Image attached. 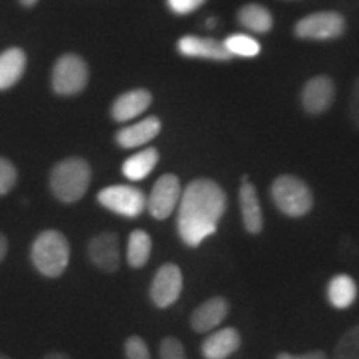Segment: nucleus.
<instances>
[{
    "instance_id": "32",
    "label": "nucleus",
    "mask_w": 359,
    "mask_h": 359,
    "mask_svg": "<svg viewBox=\"0 0 359 359\" xmlns=\"http://www.w3.org/2000/svg\"><path fill=\"white\" fill-rule=\"evenodd\" d=\"M43 359H70L67 354H62V353H52V354H47Z\"/></svg>"
},
{
    "instance_id": "30",
    "label": "nucleus",
    "mask_w": 359,
    "mask_h": 359,
    "mask_svg": "<svg viewBox=\"0 0 359 359\" xmlns=\"http://www.w3.org/2000/svg\"><path fill=\"white\" fill-rule=\"evenodd\" d=\"M276 359H327L326 353L323 351H311L304 354H290V353H280Z\"/></svg>"
},
{
    "instance_id": "18",
    "label": "nucleus",
    "mask_w": 359,
    "mask_h": 359,
    "mask_svg": "<svg viewBox=\"0 0 359 359\" xmlns=\"http://www.w3.org/2000/svg\"><path fill=\"white\" fill-rule=\"evenodd\" d=\"M27 55L19 47L7 48L0 53V92L12 88L24 77Z\"/></svg>"
},
{
    "instance_id": "26",
    "label": "nucleus",
    "mask_w": 359,
    "mask_h": 359,
    "mask_svg": "<svg viewBox=\"0 0 359 359\" xmlns=\"http://www.w3.org/2000/svg\"><path fill=\"white\" fill-rule=\"evenodd\" d=\"M160 359H187L185 348L177 338H165L160 344Z\"/></svg>"
},
{
    "instance_id": "29",
    "label": "nucleus",
    "mask_w": 359,
    "mask_h": 359,
    "mask_svg": "<svg viewBox=\"0 0 359 359\" xmlns=\"http://www.w3.org/2000/svg\"><path fill=\"white\" fill-rule=\"evenodd\" d=\"M349 118L359 128V77L354 82L351 98H349Z\"/></svg>"
},
{
    "instance_id": "15",
    "label": "nucleus",
    "mask_w": 359,
    "mask_h": 359,
    "mask_svg": "<svg viewBox=\"0 0 359 359\" xmlns=\"http://www.w3.org/2000/svg\"><path fill=\"white\" fill-rule=\"evenodd\" d=\"M238 198H240L241 219H243L246 231L251 233V235H258V233H262L263 224H264L262 205H259L257 188L253 187V183L248 182V178L246 177H243V180H241Z\"/></svg>"
},
{
    "instance_id": "12",
    "label": "nucleus",
    "mask_w": 359,
    "mask_h": 359,
    "mask_svg": "<svg viewBox=\"0 0 359 359\" xmlns=\"http://www.w3.org/2000/svg\"><path fill=\"white\" fill-rule=\"evenodd\" d=\"M178 52L183 57L190 58H205V60H218L226 62L233 58L230 52L224 48L223 42H218L217 39H203L196 35H185L178 40Z\"/></svg>"
},
{
    "instance_id": "4",
    "label": "nucleus",
    "mask_w": 359,
    "mask_h": 359,
    "mask_svg": "<svg viewBox=\"0 0 359 359\" xmlns=\"http://www.w3.org/2000/svg\"><path fill=\"white\" fill-rule=\"evenodd\" d=\"M271 198L283 215L302 218L313 208V193L302 178L281 175L271 185Z\"/></svg>"
},
{
    "instance_id": "21",
    "label": "nucleus",
    "mask_w": 359,
    "mask_h": 359,
    "mask_svg": "<svg viewBox=\"0 0 359 359\" xmlns=\"http://www.w3.org/2000/svg\"><path fill=\"white\" fill-rule=\"evenodd\" d=\"M238 22L255 34H266L273 29L271 12L259 4H248L238 12Z\"/></svg>"
},
{
    "instance_id": "31",
    "label": "nucleus",
    "mask_w": 359,
    "mask_h": 359,
    "mask_svg": "<svg viewBox=\"0 0 359 359\" xmlns=\"http://www.w3.org/2000/svg\"><path fill=\"white\" fill-rule=\"evenodd\" d=\"M7 250H8V243H7V238L0 233V263H2V259L6 258L7 255Z\"/></svg>"
},
{
    "instance_id": "23",
    "label": "nucleus",
    "mask_w": 359,
    "mask_h": 359,
    "mask_svg": "<svg viewBox=\"0 0 359 359\" xmlns=\"http://www.w3.org/2000/svg\"><path fill=\"white\" fill-rule=\"evenodd\" d=\"M223 45L231 57L253 58L259 55V50H262L258 40L246 34H233L223 40Z\"/></svg>"
},
{
    "instance_id": "11",
    "label": "nucleus",
    "mask_w": 359,
    "mask_h": 359,
    "mask_svg": "<svg viewBox=\"0 0 359 359\" xmlns=\"http://www.w3.org/2000/svg\"><path fill=\"white\" fill-rule=\"evenodd\" d=\"M334 83L330 77L318 75V77L309 79L302 93L303 109L308 114L320 115L330 109L331 103L334 100Z\"/></svg>"
},
{
    "instance_id": "20",
    "label": "nucleus",
    "mask_w": 359,
    "mask_h": 359,
    "mask_svg": "<svg viewBox=\"0 0 359 359\" xmlns=\"http://www.w3.org/2000/svg\"><path fill=\"white\" fill-rule=\"evenodd\" d=\"M158 158L160 155L156 148H145V150L138 151V154L132 155L123 161L122 173L130 182H140V180H145L148 175L154 172L156 163H158Z\"/></svg>"
},
{
    "instance_id": "6",
    "label": "nucleus",
    "mask_w": 359,
    "mask_h": 359,
    "mask_svg": "<svg viewBox=\"0 0 359 359\" xmlns=\"http://www.w3.org/2000/svg\"><path fill=\"white\" fill-rule=\"evenodd\" d=\"M103 208L120 217L138 218L147 208V196L142 190L130 185H111L103 188L97 196Z\"/></svg>"
},
{
    "instance_id": "8",
    "label": "nucleus",
    "mask_w": 359,
    "mask_h": 359,
    "mask_svg": "<svg viewBox=\"0 0 359 359\" xmlns=\"http://www.w3.org/2000/svg\"><path fill=\"white\" fill-rule=\"evenodd\" d=\"M182 198V185L172 173L161 175L147 198V208L155 219H165L175 212Z\"/></svg>"
},
{
    "instance_id": "1",
    "label": "nucleus",
    "mask_w": 359,
    "mask_h": 359,
    "mask_svg": "<svg viewBox=\"0 0 359 359\" xmlns=\"http://www.w3.org/2000/svg\"><path fill=\"white\" fill-rule=\"evenodd\" d=\"M226 210V195L217 182L193 180L178 203V235L190 248H198L206 238L215 235Z\"/></svg>"
},
{
    "instance_id": "16",
    "label": "nucleus",
    "mask_w": 359,
    "mask_h": 359,
    "mask_svg": "<svg viewBox=\"0 0 359 359\" xmlns=\"http://www.w3.org/2000/svg\"><path fill=\"white\" fill-rule=\"evenodd\" d=\"M161 130L158 116H147L140 122L118 130L115 135L116 145L122 148H137L150 143Z\"/></svg>"
},
{
    "instance_id": "3",
    "label": "nucleus",
    "mask_w": 359,
    "mask_h": 359,
    "mask_svg": "<svg viewBox=\"0 0 359 359\" xmlns=\"http://www.w3.org/2000/svg\"><path fill=\"white\" fill-rule=\"evenodd\" d=\"M30 259L40 275L57 278L65 271L70 262L69 240L57 230H45L35 238Z\"/></svg>"
},
{
    "instance_id": "27",
    "label": "nucleus",
    "mask_w": 359,
    "mask_h": 359,
    "mask_svg": "<svg viewBox=\"0 0 359 359\" xmlns=\"http://www.w3.org/2000/svg\"><path fill=\"white\" fill-rule=\"evenodd\" d=\"M125 356L127 359H151L147 343L140 336H130L125 343Z\"/></svg>"
},
{
    "instance_id": "24",
    "label": "nucleus",
    "mask_w": 359,
    "mask_h": 359,
    "mask_svg": "<svg viewBox=\"0 0 359 359\" xmlns=\"http://www.w3.org/2000/svg\"><path fill=\"white\" fill-rule=\"evenodd\" d=\"M334 359H359V325L341 336L334 349Z\"/></svg>"
},
{
    "instance_id": "10",
    "label": "nucleus",
    "mask_w": 359,
    "mask_h": 359,
    "mask_svg": "<svg viewBox=\"0 0 359 359\" xmlns=\"http://www.w3.org/2000/svg\"><path fill=\"white\" fill-rule=\"evenodd\" d=\"M90 262L102 271L115 273L120 268V243L115 233H100L88 243Z\"/></svg>"
},
{
    "instance_id": "22",
    "label": "nucleus",
    "mask_w": 359,
    "mask_h": 359,
    "mask_svg": "<svg viewBox=\"0 0 359 359\" xmlns=\"http://www.w3.org/2000/svg\"><path fill=\"white\" fill-rule=\"evenodd\" d=\"M151 255V238L147 231L135 230L128 238L127 262L132 268L145 266Z\"/></svg>"
},
{
    "instance_id": "7",
    "label": "nucleus",
    "mask_w": 359,
    "mask_h": 359,
    "mask_svg": "<svg viewBox=\"0 0 359 359\" xmlns=\"http://www.w3.org/2000/svg\"><path fill=\"white\" fill-rule=\"evenodd\" d=\"M346 22L338 12H314L296 24L294 34L304 40H333L344 34Z\"/></svg>"
},
{
    "instance_id": "5",
    "label": "nucleus",
    "mask_w": 359,
    "mask_h": 359,
    "mask_svg": "<svg viewBox=\"0 0 359 359\" xmlns=\"http://www.w3.org/2000/svg\"><path fill=\"white\" fill-rule=\"evenodd\" d=\"M88 83V67L82 57L65 53L52 70V88L57 95L72 97L83 92Z\"/></svg>"
},
{
    "instance_id": "14",
    "label": "nucleus",
    "mask_w": 359,
    "mask_h": 359,
    "mask_svg": "<svg viewBox=\"0 0 359 359\" xmlns=\"http://www.w3.org/2000/svg\"><path fill=\"white\" fill-rule=\"evenodd\" d=\"M228 313H230V304L226 299L223 296H215L206 299L191 313V327L196 333H208L222 325Z\"/></svg>"
},
{
    "instance_id": "28",
    "label": "nucleus",
    "mask_w": 359,
    "mask_h": 359,
    "mask_svg": "<svg viewBox=\"0 0 359 359\" xmlns=\"http://www.w3.org/2000/svg\"><path fill=\"white\" fill-rule=\"evenodd\" d=\"M205 2L206 0H167V6L177 15H187L200 8Z\"/></svg>"
},
{
    "instance_id": "33",
    "label": "nucleus",
    "mask_w": 359,
    "mask_h": 359,
    "mask_svg": "<svg viewBox=\"0 0 359 359\" xmlns=\"http://www.w3.org/2000/svg\"><path fill=\"white\" fill-rule=\"evenodd\" d=\"M37 2H39V0H20V4L24 7H34Z\"/></svg>"
},
{
    "instance_id": "35",
    "label": "nucleus",
    "mask_w": 359,
    "mask_h": 359,
    "mask_svg": "<svg viewBox=\"0 0 359 359\" xmlns=\"http://www.w3.org/2000/svg\"><path fill=\"white\" fill-rule=\"evenodd\" d=\"M0 359H11V358H7V356H4V354H0Z\"/></svg>"
},
{
    "instance_id": "13",
    "label": "nucleus",
    "mask_w": 359,
    "mask_h": 359,
    "mask_svg": "<svg viewBox=\"0 0 359 359\" xmlns=\"http://www.w3.org/2000/svg\"><path fill=\"white\" fill-rule=\"evenodd\" d=\"M151 105V93L145 88L128 90L120 95L111 105V118L118 123L130 122L145 114L148 107Z\"/></svg>"
},
{
    "instance_id": "9",
    "label": "nucleus",
    "mask_w": 359,
    "mask_h": 359,
    "mask_svg": "<svg viewBox=\"0 0 359 359\" xmlns=\"http://www.w3.org/2000/svg\"><path fill=\"white\" fill-rule=\"evenodd\" d=\"M183 288V276L177 264L167 263L158 268L150 286V298L156 308H168L178 302Z\"/></svg>"
},
{
    "instance_id": "2",
    "label": "nucleus",
    "mask_w": 359,
    "mask_h": 359,
    "mask_svg": "<svg viewBox=\"0 0 359 359\" xmlns=\"http://www.w3.org/2000/svg\"><path fill=\"white\" fill-rule=\"evenodd\" d=\"M92 170L83 158L70 156L58 161L50 172V190L62 203H75L87 193Z\"/></svg>"
},
{
    "instance_id": "17",
    "label": "nucleus",
    "mask_w": 359,
    "mask_h": 359,
    "mask_svg": "<svg viewBox=\"0 0 359 359\" xmlns=\"http://www.w3.org/2000/svg\"><path fill=\"white\" fill-rule=\"evenodd\" d=\"M241 346V336L235 327H223L215 331L201 343L205 359H228Z\"/></svg>"
},
{
    "instance_id": "25",
    "label": "nucleus",
    "mask_w": 359,
    "mask_h": 359,
    "mask_svg": "<svg viewBox=\"0 0 359 359\" xmlns=\"http://www.w3.org/2000/svg\"><path fill=\"white\" fill-rule=\"evenodd\" d=\"M17 183V168L11 160L0 156V196L7 195Z\"/></svg>"
},
{
    "instance_id": "19",
    "label": "nucleus",
    "mask_w": 359,
    "mask_h": 359,
    "mask_svg": "<svg viewBox=\"0 0 359 359\" xmlns=\"http://www.w3.org/2000/svg\"><path fill=\"white\" fill-rule=\"evenodd\" d=\"M326 298L336 309H346L356 302L358 286L349 275H336L327 283Z\"/></svg>"
},
{
    "instance_id": "34",
    "label": "nucleus",
    "mask_w": 359,
    "mask_h": 359,
    "mask_svg": "<svg viewBox=\"0 0 359 359\" xmlns=\"http://www.w3.org/2000/svg\"><path fill=\"white\" fill-rule=\"evenodd\" d=\"M206 24H208V27H215V19H210Z\"/></svg>"
}]
</instances>
